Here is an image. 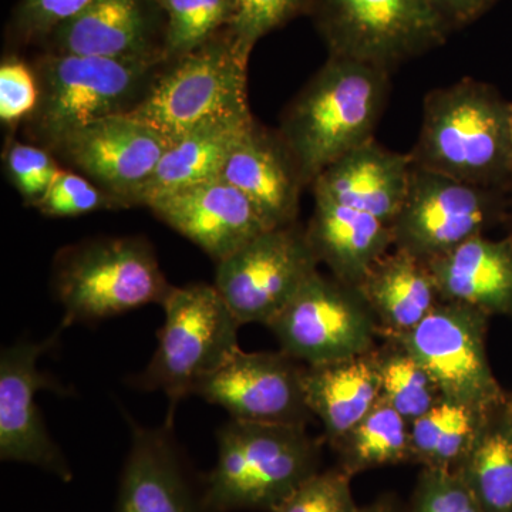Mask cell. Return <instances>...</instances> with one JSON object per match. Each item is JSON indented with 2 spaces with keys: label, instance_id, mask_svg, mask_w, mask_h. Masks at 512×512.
I'll return each instance as SVG.
<instances>
[{
  "label": "cell",
  "instance_id": "cell-1",
  "mask_svg": "<svg viewBox=\"0 0 512 512\" xmlns=\"http://www.w3.org/2000/svg\"><path fill=\"white\" fill-rule=\"evenodd\" d=\"M390 93V72L330 56L285 110L279 136L305 185L330 164L373 140Z\"/></svg>",
  "mask_w": 512,
  "mask_h": 512
},
{
  "label": "cell",
  "instance_id": "cell-2",
  "mask_svg": "<svg viewBox=\"0 0 512 512\" xmlns=\"http://www.w3.org/2000/svg\"><path fill=\"white\" fill-rule=\"evenodd\" d=\"M413 165L493 190L512 187V103L463 79L427 93Z\"/></svg>",
  "mask_w": 512,
  "mask_h": 512
},
{
  "label": "cell",
  "instance_id": "cell-3",
  "mask_svg": "<svg viewBox=\"0 0 512 512\" xmlns=\"http://www.w3.org/2000/svg\"><path fill=\"white\" fill-rule=\"evenodd\" d=\"M217 444V463L201 478L205 512H271L320 471L322 440L303 424L229 419Z\"/></svg>",
  "mask_w": 512,
  "mask_h": 512
},
{
  "label": "cell",
  "instance_id": "cell-4",
  "mask_svg": "<svg viewBox=\"0 0 512 512\" xmlns=\"http://www.w3.org/2000/svg\"><path fill=\"white\" fill-rule=\"evenodd\" d=\"M164 59L50 53L35 67L39 101L28 117L29 133L47 150L94 121L128 113L157 76Z\"/></svg>",
  "mask_w": 512,
  "mask_h": 512
},
{
  "label": "cell",
  "instance_id": "cell-5",
  "mask_svg": "<svg viewBox=\"0 0 512 512\" xmlns=\"http://www.w3.org/2000/svg\"><path fill=\"white\" fill-rule=\"evenodd\" d=\"M53 292L64 328L97 323L150 303L163 305L168 284L143 238H99L64 248L53 268Z\"/></svg>",
  "mask_w": 512,
  "mask_h": 512
},
{
  "label": "cell",
  "instance_id": "cell-6",
  "mask_svg": "<svg viewBox=\"0 0 512 512\" xmlns=\"http://www.w3.org/2000/svg\"><path fill=\"white\" fill-rule=\"evenodd\" d=\"M161 306L165 318L156 352L131 384L144 392H163L170 400L167 421L174 423L178 404L237 352L242 325L215 285L173 286Z\"/></svg>",
  "mask_w": 512,
  "mask_h": 512
},
{
  "label": "cell",
  "instance_id": "cell-7",
  "mask_svg": "<svg viewBox=\"0 0 512 512\" xmlns=\"http://www.w3.org/2000/svg\"><path fill=\"white\" fill-rule=\"evenodd\" d=\"M248 60L225 30L158 73L128 113L173 144L205 121L249 109Z\"/></svg>",
  "mask_w": 512,
  "mask_h": 512
},
{
  "label": "cell",
  "instance_id": "cell-8",
  "mask_svg": "<svg viewBox=\"0 0 512 512\" xmlns=\"http://www.w3.org/2000/svg\"><path fill=\"white\" fill-rule=\"evenodd\" d=\"M318 23L330 56L392 72L446 39L431 0H319Z\"/></svg>",
  "mask_w": 512,
  "mask_h": 512
},
{
  "label": "cell",
  "instance_id": "cell-9",
  "mask_svg": "<svg viewBox=\"0 0 512 512\" xmlns=\"http://www.w3.org/2000/svg\"><path fill=\"white\" fill-rule=\"evenodd\" d=\"M488 319L470 306L440 302L416 328L387 339L419 360L444 400L487 413L507 397L488 360Z\"/></svg>",
  "mask_w": 512,
  "mask_h": 512
},
{
  "label": "cell",
  "instance_id": "cell-10",
  "mask_svg": "<svg viewBox=\"0 0 512 512\" xmlns=\"http://www.w3.org/2000/svg\"><path fill=\"white\" fill-rule=\"evenodd\" d=\"M282 352L306 366L365 355L380 336L356 286L316 271L268 325Z\"/></svg>",
  "mask_w": 512,
  "mask_h": 512
},
{
  "label": "cell",
  "instance_id": "cell-11",
  "mask_svg": "<svg viewBox=\"0 0 512 512\" xmlns=\"http://www.w3.org/2000/svg\"><path fill=\"white\" fill-rule=\"evenodd\" d=\"M505 192L413 165L406 200L392 224L394 248L430 262L485 235L507 215Z\"/></svg>",
  "mask_w": 512,
  "mask_h": 512
},
{
  "label": "cell",
  "instance_id": "cell-12",
  "mask_svg": "<svg viewBox=\"0 0 512 512\" xmlns=\"http://www.w3.org/2000/svg\"><path fill=\"white\" fill-rule=\"evenodd\" d=\"M316 271L305 228L266 229L217 266L215 288L241 325L268 326Z\"/></svg>",
  "mask_w": 512,
  "mask_h": 512
},
{
  "label": "cell",
  "instance_id": "cell-13",
  "mask_svg": "<svg viewBox=\"0 0 512 512\" xmlns=\"http://www.w3.org/2000/svg\"><path fill=\"white\" fill-rule=\"evenodd\" d=\"M59 328L42 342L19 340L0 355V460L29 464L53 474L63 483L73 481L69 461L47 430L36 404V394L52 390L64 394L53 377L40 372V357L59 343Z\"/></svg>",
  "mask_w": 512,
  "mask_h": 512
},
{
  "label": "cell",
  "instance_id": "cell-14",
  "mask_svg": "<svg viewBox=\"0 0 512 512\" xmlns=\"http://www.w3.org/2000/svg\"><path fill=\"white\" fill-rule=\"evenodd\" d=\"M303 366L285 352H244L202 380L192 396L227 410L232 420L303 424L313 419L302 389Z\"/></svg>",
  "mask_w": 512,
  "mask_h": 512
},
{
  "label": "cell",
  "instance_id": "cell-15",
  "mask_svg": "<svg viewBox=\"0 0 512 512\" xmlns=\"http://www.w3.org/2000/svg\"><path fill=\"white\" fill-rule=\"evenodd\" d=\"M168 147L160 131L123 113L80 128L52 151L116 198L120 207H130Z\"/></svg>",
  "mask_w": 512,
  "mask_h": 512
},
{
  "label": "cell",
  "instance_id": "cell-16",
  "mask_svg": "<svg viewBox=\"0 0 512 512\" xmlns=\"http://www.w3.org/2000/svg\"><path fill=\"white\" fill-rule=\"evenodd\" d=\"M131 440L114 512H205L202 480L178 444L174 423L150 429L127 416Z\"/></svg>",
  "mask_w": 512,
  "mask_h": 512
},
{
  "label": "cell",
  "instance_id": "cell-17",
  "mask_svg": "<svg viewBox=\"0 0 512 512\" xmlns=\"http://www.w3.org/2000/svg\"><path fill=\"white\" fill-rule=\"evenodd\" d=\"M147 207L217 264L269 229L252 202L221 178L163 195Z\"/></svg>",
  "mask_w": 512,
  "mask_h": 512
},
{
  "label": "cell",
  "instance_id": "cell-18",
  "mask_svg": "<svg viewBox=\"0 0 512 512\" xmlns=\"http://www.w3.org/2000/svg\"><path fill=\"white\" fill-rule=\"evenodd\" d=\"M160 10L158 0H92L49 36L53 53L165 60L154 43Z\"/></svg>",
  "mask_w": 512,
  "mask_h": 512
},
{
  "label": "cell",
  "instance_id": "cell-19",
  "mask_svg": "<svg viewBox=\"0 0 512 512\" xmlns=\"http://www.w3.org/2000/svg\"><path fill=\"white\" fill-rule=\"evenodd\" d=\"M220 178L252 202L269 229L296 224L306 185L279 133H268L255 121L229 154Z\"/></svg>",
  "mask_w": 512,
  "mask_h": 512
},
{
  "label": "cell",
  "instance_id": "cell-20",
  "mask_svg": "<svg viewBox=\"0 0 512 512\" xmlns=\"http://www.w3.org/2000/svg\"><path fill=\"white\" fill-rule=\"evenodd\" d=\"M412 170L410 154L389 150L373 138L330 164L313 181V194L392 225L406 200Z\"/></svg>",
  "mask_w": 512,
  "mask_h": 512
},
{
  "label": "cell",
  "instance_id": "cell-21",
  "mask_svg": "<svg viewBox=\"0 0 512 512\" xmlns=\"http://www.w3.org/2000/svg\"><path fill=\"white\" fill-rule=\"evenodd\" d=\"M315 207L306 237L319 264L343 284L359 286L372 266L394 248L392 225L313 194Z\"/></svg>",
  "mask_w": 512,
  "mask_h": 512
},
{
  "label": "cell",
  "instance_id": "cell-22",
  "mask_svg": "<svg viewBox=\"0 0 512 512\" xmlns=\"http://www.w3.org/2000/svg\"><path fill=\"white\" fill-rule=\"evenodd\" d=\"M441 302L461 303L485 315L512 316V238L478 235L427 262Z\"/></svg>",
  "mask_w": 512,
  "mask_h": 512
},
{
  "label": "cell",
  "instance_id": "cell-23",
  "mask_svg": "<svg viewBox=\"0 0 512 512\" xmlns=\"http://www.w3.org/2000/svg\"><path fill=\"white\" fill-rule=\"evenodd\" d=\"M254 123L248 109L222 114L195 127L170 144L133 205L147 207L163 195L220 178L229 154Z\"/></svg>",
  "mask_w": 512,
  "mask_h": 512
},
{
  "label": "cell",
  "instance_id": "cell-24",
  "mask_svg": "<svg viewBox=\"0 0 512 512\" xmlns=\"http://www.w3.org/2000/svg\"><path fill=\"white\" fill-rule=\"evenodd\" d=\"M375 349L339 362L303 366V397L322 423L329 446L335 447L382 396Z\"/></svg>",
  "mask_w": 512,
  "mask_h": 512
},
{
  "label": "cell",
  "instance_id": "cell-25",
  "mask_svg": "<svg viewBox=\"0 0 512 512\" xmlns=\"http://www.w3.org/2000/svg\"><path fill=\"white\" fill-rule=\"evenodd\" d=\"M357 288L384 339L410 332L441 302L429 264L399 248L382 256Z\"/></svg>",
  "mask_w": 512,
  "mask_h": 512
},
{
  "label": "cell",
  "instance_id": "cell-26",
  "mask_svg": "<svg viewBox=\"0 0 512 512\" xmlns=\"http://www.w3.org/2000/svg\"><path fill=\"white\" fill-rule=\"evenodd\" d=\"M483 512H512V402L484 414L476 439L457 468Z\"/></svg>",
  "mask_w": 512,
  "mask_h": 512
},
{
  "label": "cell",
  "instance_id": "cell-27",
  "mask_svg": "<svg viewBox=\"0 0 512 512\" xmlns=\"http://www.w3.org/2000/svg\"><path fill=\"white\" fill-rule=\"evenodd\" d=\"M333 448L339 454V467L350 477L412 463L410 423L380 396L372 410Z\"/></svg>",
  "mask_w": 512,
  "mask_h": 512
},
{
  "label": "cell",
  "instance_id": "cell-28",
  "mask_svg": "<svg viewBox=\"0 0 512 512\" xmlns=\"http://www.w3.org/2000/svg\"><path fill=\"white\" fill-rule=\"evenodd\" d=\"M485 413L440 400L410 423L412 463L431 470L456 471L476 439Z\"/></svg>",
  "mask_w": 512,
  "mask_h": 512
},
{
  "label": "cell",
  "instance_id": "cell-29",
  "mask_svg": "<svg viewBox=\"0 0 512 512\" xmlns=\"http://www.w3.org/2000/svg\"><path fill=\"white\" fill-rule=\"evenodd\" d=\"M384 340L386 345L375 349L382 397L412 423L443 400V396L416 357L394 340Z\"/></svg>",
  "mask_w": 512,
  "mask_h": 512
},
{
  "label": "cell",
  "instance_id": "cell-30",
  "mask_svg": "<svg viewBox=\"0 0 512 512\" xmlns=\"http://www.w3.org/2000/svg\"><path fill=\"white\" fill-rule=\"evenodd\" d=\"M167 16L163 52L165 60L180 59L205 45L229 25L234 0H158Z\"/></svg>",
  "mask_w": 512,
  "mask_h": 512
},
{
  "label": "cell",
  "instance_id": "cell-31",
  "mask_svg": "<svg viewBox=\"0 0 512 512\" xmlns=\"http://www.w3.org/2000/svg\"><path fill=\"white\" fill-rule=\"evenodd\" d=\"M352 477L342 468L318 471L271 512H359Z\"/></svg>",
  "mask_w": 512,
  "mask_h": 512
},
{
  "label": "cell",
  "instance_id": "cell-32",
  "mask_svg": "<svg viewBox=\"0 0 512 512\" xmlns=\"http://www.w3.org/2000/svg\"><path fill=\"white\" fill-rule=\"evenodd\" d=\"M303 0H234L227 32L239 52L251 56L259 40L284 25L301 9Z\"/></svg>",
  "mask_w": 512,
  "mask_h": 512
},
{
  "label": "cell",
  "instance_id": "cell-33",
  "mask_svg": "<svg viewBox=\"0 0 512 512\" xmlns=\"http://www.w3.org/2000/svg\"><path fill=\"white\" fill-rule=\"evenodd\" d=\"M6 174L26 204L37 207L62 171L50 150L12 141L5 151Z\"/></svg>",
  "mask_w": 512,
  "mask_h": 512
},
{
  "label": "cell",
  "instance_id": "cell-34",
  "mask_svg": "<svg viewBox=\"0 0 512 512\" xmlns=\"http://www.w3.org/2000/svg\"><path fill=\"white\" fill-rule=\"evenodd\" d=\"M117 207L116 198L89 178L62 170L36 208L46 217L72 218Z\"/></svg>",
  "mask_w": 512,
  "mask_h": 512
},
{
  "label": "cell",
  "instance_id": "cell-35",
  "mask_svg": "<svg viewBox=\"0 0 512 512\" xmlns=\"http://www.w3.org/2000/svg\"><path fill=\"white\" fill-rule=\"evenodd\" d=\"M409 512H483L458 471L421 468Z\"/></svg>",
  "mask_w": 512,
  "mask_h": 512
},
{
  "label": "cell",
  "instance_id": "cell-36",
  "mask_svg": "<svg viewBox=\"0 0 512 512\" xmlns=\"http://www.w3.org/2000/svg\"><path fill=\"white\" fill-rule=\"evenodd\" d=\"M92 0H22L13 29L23 40L49 39L63 23L76 18Z\"/></svg>",
  "mask_w": 512,
  "mask_h": 512
},
{
  "label": "cell",
  "instance_id": "cell-37",
  "mask_svg": "<svg viewBox=\"0 0 512 512\" xmlns=\"http://www.w3.org/2000/svg\"><path fill=\"white\" fill-rule=\"evenodd\" d=\"M39 101L35 70L19 59H8L0 66V119L16 124L28 119Z\"/></svg>",
  "mask_w": 512,
  "mask_h": 512
},
{
  "label": "cell",
  "instance_id": "cell-38",
  "mask_svg": "<svg viewBox=\"0 0 512 512\" xmlns=\"http://www.w3.org/2000/svg\"><path fill=\"white\" fill-rule=\"evenodd\" d=\"M431 2L450 28V25L461 26L473 22L493 5L494 0H431Z\"/></svg>",
  "mask_w": 512,
  "mask_h": 512
},
{
  "label": "cell",
  "instance_id": "cell-39",
  "mask_svg": "<svg viewBox=\"0 0 512 512\" xmlns=\"http://www.w3.org/2000/svg\"><path fill=\"white\" fill-rule=\"evenodd\" d=\"M359 512H399V508L392 497H382L373 501L372 504L360 507Z\"/></svg>",
  "mask_w": 512,
  "mask_h": 512
},
{
  "label": "cell",
  "instance_id": "cell-40",
  "mask_svg": "<svg viewBox=\"0 0 512 512\" xmlns=\"http://www.w3.org/2000/svg\"><path fill=\"white\" fill-rule=\"evenodd\" d=\"M510 397H511V402H512V394H510Z\"/></svg>",
  "mask_w": 512,
  "mask_h": 512
},
{
  "label": "cell",
  "instance_id": "cell-41",
  "mask_svg": "<svg viewBox=\"0 0 512 512\" xmlns=\"http://www.w3.org/2000/svg\"><path fill=\"white\" fill-rule=\"evenodd\" d=\"M511 238H512V234H511Z\"/></svg>",
  "mask_w": 512,
  "mask_h": 512
}]
</instances>
